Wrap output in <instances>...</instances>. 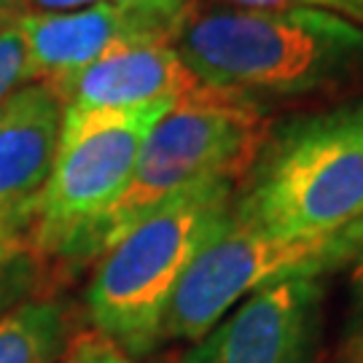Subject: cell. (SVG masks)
I'll return each mask as SVG.
<instances>
[{
	"instance_id": "6da1fadb",
	"label": "cell",
	"mask_w": 363,
	"mask_h": 363,
	"mask_svg": "<svg viewBox=\"0 0 363 363\" xmlns=\"http://www.w3.org/2000/svg\"><path fill=\"white\" fill-rule=\"evenodd\" d=\"M169 43L202 86L261 111L363 81V27L318 9L186 6Z\"/></svg>"
},
{
	"instance_id": "7a4b0ae2",
	"label": "cell",
	"mask_w": 363,
	"mask_h": 363,
	"mask_svg": "<svg viewBox=\"0 0 363 363\" xmlns=\"http://www.w3.org/2000/svg\"><path fill=\"white\" fill-rule=\"evenodd\" d=\"M363 216V94L267 130L234 186L232 218L283 242L325 240Z\"/></svg>"
},
{
	"instance_id": "3957f363",
	"label": "cell",
	"mask_w": 363,
	"mask_h": 363,
	"mask_svg": "<svg viewBox=\"0 0 363 363\" xmlns=\"http://www.w3.org/2000/svg\"><path fill=\"white\" fill-rule=\"evenodd\" d=\"M234 186L232 178H216L169 196L97 259L86 288L89 320L132 361L162 345L169 298L196 250L229 216Z\"/></svg>"
},
{
	"instance_id": "277c9868",
	"label": "cell",
	"mask_w": 363,
	"mask_h": 363,
	"mask_svg": "<svg viewBox=\"0 0 363 363\" xmlns=\"http://www.w3.org/2000/svg\"><path fill=\"white\" fill-rule=\"evenodd\" d=\"M267 130L256 105L202 84L183 94L148 132L124 194L86 240L81 264L100 259L132 223L169 196L216 178L240 181Z\"/></svg>"
},
{
	"instance_id": "5b68a950",
	"label": "cell",
	"mask_w": 363,
	"mask_h": 363,
	"mask_svg": "<svg viewBox=\"0 0 363 363\" xmlns=\"http://www.w3.org/2000/svg\"><path fill=\"white\" fill-rule=\"evenodd\" d=\"M175 103L65 111L57 159L30 223L35 259L81 264L86 240L124 194L148 132Z\"/></svg>"
},
{
	"instance_id": "8992f818",
	"label": "cell",
	"mask_w": 363,
	"mask_h": 363,
	"mask_svg": "<svg viewBox=\"0 0 363 363\" xmlns=\"http://www.w3.org/2000/svg\"><path fill=\"white\" fill-rule=\"evenodd\" d=\"M339 264V234L283 242L240 226L229 216L196 250L169 298L162 342L194 345L213 325L261 288L286 277L325 274Z\"/></svg>"
},
{
	"instance_id": "52a82bcc",
	"label": "cell",
	"mask_w": 363,
	"mask_h": 363,
	"mask_svg": "<svg viewBox=\"0 0 363 363\" xmlns=\"http://www.w3.org/2000/svg\"><path fill=\"white\" fill-rule=\"evenodd\" d=\"M323 274L286 277L242 298L178 363H318Z\"/></svg>"
},
{
	"instance_id": "ba28073f",
	"label": "cell",
	"mask_w": 363,
	"mask_h": 363,
	"mask_svg": "<svg viewBox=\"0 0 363 363\" xmlns=\"http://www.w3.org/2000/svg\"><path fill=\"white\" fill-rule=\"evenodd\" d=\"M25 35V84L52 86L118 46L138 40H172V30L105 0L81 11L16 16Z\"/></svg>"
},
{
	"instance_id": "9c48e42d",
	"label": "cell",
	"mask_w": 363,
	"mask_h": 363,
	"mask_svg": "<svg viewBox=\"0 0 363 363\" xmlns=\"http://www.w3.org/2000/svg\"><path fill=\"white\" fill-rule=\"evenodd\" d=\"M196 86L199 81L169 40L118 46L84 70L52 84L65 111H132L175 103Z\"/></svg>"
},
{
	"instance_id": "30bf717a",
	"label": "cell",
	"mask_w": 363,
	"mask_h": 363,
	"mask_svg": "<svg viewBox=\"0 0 363 363\" xmlns=\"http://www.w3.org/2000/svg\"><path fill=\"white\" fill-rule=\"evenodd\" d=\"M65 108L46 84H25L0 105V218L25 229L57 159Z\"/></svg>"
},
{
	"instance_id": "8fae6325",
	"label": "cell",
	"mask_w": 363,
	"mask_h": 363,
	"mask_svg": "<svg viewBox=\"0 0 363 363\" xmlns=\"http://www.w3.org/2000/svg\"><path fill=\"white\" fill-rule=\"evenodd\" d=\"M70 339V312L57 298L22 301L0 315V363H60Z\"/></svg>"
},
{
	"instance_id": "7c38bea8",
	"label": "cell",
	"mask_w": 363,
	"mask_h": 363,
	"mask_svg": "<svg viewBox=\"0 0 363 363\" xmlns=\"http://www.w3.org/2000/svg\"><path fill=\"white\" fill-rule=\"evenodd\" d=\"M347 272V318L339 363L363 361V216L339 232V264Z\"/></svg>"
},
{
	"instance_id": "4fadbf2b",
	"label": "cell",
	"mask_w": 363,
	"mask_h": 363,
	"mask_svg": "<svg viewBox=\"0 0 363 363\" xmlns=\"http://www.w3.org/2000/svg\"><path fill=\"white\" fill-rule=\"evenodd\" d=\"M25 35L16 22L0 27V105L25 84Z\"/></svg>"
},
{
	"instance_id": "5bb4252c",
	"label": "cell",
	"mask_w": 363,
	"mask_h": 363,
	"mask_svg": "<svg viewBox=\"0 0 363 363\" xmlns=\"http://www.w3.org/2000/svg\"><path fill=\"white\" fill-rule=\"evenodd\" d=\"M33 261H38L30 250L27 232L0 218V286L3 280H22L30 274Z\"/></svg>"
},
{
	"instance_id": "9a60e30c",
	"label": "cell",
	"mask_w": 363,
	"mask_h": 363,
	"mask_svg": "<svg viewBox=\"0 0 363 363\" xmlns=\"http://www.w3.org/2000/svg\"><path fill=\"white\" fill-rule=\"evenodd\" d=\"M234 9H318L363 27V0H223Z\"/></svg>"
},
{
	"instance_id": "2e32d148",
	"label": "cell",
	"mask_w": 363,
	"mask_h": 363,
	"mask_svg": "<svg viewBox=\"0 0 363 363\" xmlns=\"http://www.w3.org/2000/svg\"><path fill=\"white\" fill-rule=\"evenodd\" d=\"M60 363H135V361H132L127 352L118 350L111 339H105L103 334H97L91 328V331L76 334V337L70 339L65 358Z\"/></svg>"
},
{
	"instance_id": "e0dca14e",
	"label": "cell",
	"mask_w": 363,
	"mask_h": 363,
	"mask_svg": "<svg viewBox=\"0 0 363 363\" xmlns=\"http://www.w3.org/2000/svg\"><path fill=\"white\" fill-rule=\"evenodd\" d=\"M113 3L121 6L124 11L138 13V16H145L151 22L169 27L172 33H175V27H178L186 6H189V0H113Z\"/></svg>"
},
{
	"instance_id": "ac0fdd59",
	"label": "cell",
	"mask_w": 363,
	"mask_h": 363,
	"mask_svg": "<svg viewBox=\"0 0 363 363\" xmlns=\"http://www.w3.org/2000/svg\"><path fill=\"white\" fill-rule=\"evenodd\" d=\"M105 0H13V13L25 16V13H67L81 11Z\"/></svg>"
},
{
	"instance_id": "d6986e66",
	"label": "cell",
	"mask_w": 363,
	"mask_h": 363,
	"mask_svg": "<svg viewBox=\"0 0 363 363\" xmlns=\"http://www.w3.org/2000/svg\"><path fill=\"white\" fill-rule=\"evenodd\" d=\"M0 13L3 16H13V0H0Z\"/></svg>"
},
{
	"instance_id": "ffe728a7",
	"label": "cell",
	"mask_w": 363,
	"mask_h": 363,
	"mask_svg": "<svg viewBox=\"0 0 363 363\" xmlns=\"http://www.w3.org/2000/svg\"><path fill=\"white\" fill-rule=\"evenodd\" d=\"M0 19H6V16H3V13H0Z\"/></svg>"
},
{
	"instance_id": "44dd1931",
	"label": "cell",
	"mask_w": 363,
	"mask_h": 363,
	"mask_svg": "<svg viewBox=\"0 0 363 363\" xmlns=\"http://www.w3.org/2000/svg\"><path fill=\"white\" fill-rule=\"evenodd\" d=\"M151 363H162V361H151Z\"/></svg>"
},
{
	"instance_id": "7402d4cb",
	"label": "cell",
	"mask_w": 363,
	"mask_h": 363,
	"mask_svg": "<svg viewBox=\"0 0 363 363\" xmlns=\"http://www.w3.org/2000/svg\"><path fill=\"white\" fill-rule=\"evenodd\" d=\"M352 363H363V361H352Z\"/></svg>"
}]
</instances>
